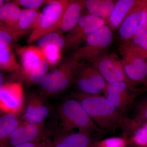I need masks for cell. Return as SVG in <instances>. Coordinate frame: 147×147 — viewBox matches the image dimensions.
I'll list each match as a JSON object with an SVG mask.
<instances>
[{"instance_id": "44dd1931", "label": "cell", "mask_w": 147, "mask_h": 147, "mask_svg": "<svg viewBox=\"0 0 147 147\" xmlns=\"http://www.w3.org/2000/svg\"><path fill=\"white\" fill-rule=\"evenodd\" d=\"M21 113L0 111V142L8 137L21 123Z\"/></svg>"}, {"instance_id": "ac0fdd59", "label": "cell", "mask_w": 147, "mask_h": 147, "mask_svg": "<svg viewBox=\"0 0 147 147\" xmlns=\"http://www.w3.org/2000/svg\"><path fill=\"white\" fill-rule=\"evenodd\" d=\"M144 0H118L116 1L113 12L108 18V25L112 30L119 28L128 13Z\"/></svg>"}, {"instance_id": "2e32d148", "label": "cell", "mask_w": 147, "mask_h": 147, "mask_svg": "<svg viewBox=\"0 0 147 147\" xmlns=\"http://www.w3.org/2000/svg\"><path fill=\"white\" fill-rule=\"evenodd\" d=\"M16 51L21 60L20 70L24 78L34 71L40 63L45 61L42 49L38 46L30 45L20 47Z\"/></svg>"}, {"instance_id": "9a60e30c", "label": "cell", "mask_w": 147, "mask_h": 147, "mask_svg": "<svg viewBox=\"0 0 147 147\" xmlns=\"http://www.w3.org/2000/svg\"><path fill=\"white\" fill-rule=\"evenodd\" d=\"M51 136L52 147H96L92 137L79 131H55Z\"/></svg>"}, {"instance_id": "d590c367", "label": "cell", "mask_w": 147, "mask_h": 147, "mask_svg": "<svg viewBox=\"0 0 147 147\" xmlns=\"http://www.w3.org/2000/svg\"></svg>"}, {"instance_id": "d6a6232c", "label": "cell", "mask_w": 147, "mask_h": 147, "mask_svg": "<svg viewBox=\"0 0 147 147\" xmlns=\"http://www.w3.org/2000/svg\"><path fill=\"white\" fill-rule=\"evenodd\" d=\"M5 1H2V0H0V7H1L5 3Z\"/></svg>"}, {"instance_id": "4316f807", "label": "cell", "mask_w": 147, "mask_h": 147, "mask_svg": "<svg viewBox=\"0 0 147 147\" xmlns=\"http://www.w3.org/2000/svg\"><path fill=\"white\" fill-rule=\"evenodd\" d=\"M45 61L49 65H55L61 60V50L55 45H49L41 49Z\"/></svg>"}, {"instance_id": "ba28073f", "label": "cell", "mask_w": 147, "mask_h": 147, "mask_svg": "<svg viewBox=\"0 0 147 147\" xmlns=\"http://www.w3.org/2000/svg\"><path fill=\"white\" fill-rule=\"evenodd\" d=\"M51 135V129L45 123L37 124L21 122L8 137L0 142V147H13L39 141Z\"/></svg>"}, {"instance_id": "ffe728a7", "label": "cell", "mask_w": 147, "mask_h": 147, "mask_svg": "<svg viewBox=\"0 0 147 147\" xmlns=\"http://www.w3.org/2000/svg\"><path fill=\"white\" fill-rule=\"evenodd\" d=\"M116 2L113 0H85V8L88 14L108 21Z\"/></svg>"}, {"instance_id": "277c9868", "label": "cell", "mask_w": 147, "mask_h": 147, "mask_svg": "<svg viewBox=\"0 0 147 147\" xmlns=\"http://www.w3.org/2000/svg\"><path fill=\"white\" fill-rule=\"evenodd\" d=\"M70 0L48 1L35 26L31 32L27 42L32 44L49 33L59 31L64 14Z\"/></svg>"}, {"instance_id": "30bf717a", "label": "cell", "mask_w": 147, "mask_h": 147, "mask_svg": "<svg viewBox=\"0 0 147 147\" xmlns=\"http://www.w3.org/2000/svg\"><path fill=\"white\" fill-rule=\"evenodd\" d=\"M51 107L42 94L32 93L25 98L21 113V122L45 123L52 113Z\"/></svg>"}, {"instance_id": "1f68e13d", "label": "cell", "mask_w": 147, "mask_h": 147, "mask_svg": "<svg viewBox=\"0 0 147 147\" xmlns=\"http://www.w3.org/2000/svg\"><path fill=\"white\" fill-rule=\"evenodd\" d=\"M4 84L3 77L2 74L0 72V92L2 89Z\"/></svg>"}, {"instance_id": "6da1fadb", "label": "cell", "mask_w": 147, "mask_h": 147, "mask_svg": "<svg viewBox=\"0 0 147 147\" xmlns=\"http://www.w3.org/2000/svg\"><path fill=\"white\" fill-rule=\"evenodd\" d=\"M71 97L78 100L100 131L112 132L119 127L126 130L129 119L120 114L103 96L73 92Z\"/></svg>"}, {"instance_id": "52a82bcc", "label": "cell", "mask_w": 147, "mask_h": 147, "mask_svg": "<svg viewBox=\"0 0 147 147\" xmlns=\"http://www.w3.org/2000/svg\"><path fill=\"white\" fill-rule=\"evenodd\" d=\"M121 60L127 77L135 86L147 81V61L133 47L125 43L119 48Z\"/></svg>"}, {"instance_id": "8992f818", "label": "cell", "mask_w": 147, "mask_h": 147, "mask_svg": "<svg viewBox=\"0 0 147 147\" xmlns=\"http://www.w3.org/2000/svg\"><path fill=\"white\" fill-rule=\"evenodd\" d=\"M146 90L147 88L145 86L137 88L130 86L125 82L107 83L103 96L113 104L122 116L125 117V115L134 103L137 95Z\"/></svg>"}, {"instance_id": "d6986e66", "label": "cell", "mask_w": 147, "mask_h": 147, "mask_svg": "<svg viewBox=\"0 0 147 147\" xmlns=\"http://www.w3.org/2000/svg\"><path fill=\"white\" fill-rule=\"evenodd\" d=\"M40 11L38 9H22L16 28L13 30L18 39L30 30L34 29L39 18Z\"/></svg>"}, {"instance_id": "3957f363", "label": "cell", "mask_w": 147, "mask_h": 147, "mask_svg": "<svg viewBox=\"0 0 147 147\" xmlns=\"http://www.w3.org/2000/svg\"><path fill=\"white\" fill-rule=\"evenodd\" d=\"M84 64L71 57L58 67L47 72L38 83L43 96L57 95L66 90L74 84L78 72Z\"/></svg>"}, {"instance_id": "603a6c76", "label": "cell", "mask_w": 147, "mask_h": 147, "mask_svg": "<svg viewBox=\"0 0 147 147\" xmlns=\"http://www.w3.org/2000/svg\"><path fill=\"white\" fill-rule=\"evenodd\" d=\"M21 66L12 53L11 47H0V69L8 71H18Z\"/></svg>"}, {"instance_id": "5bb4252c", "label": "cell", "mask_w": 147, "mask_h": 147, "mask_svg": "<svg viewBox=\"0 0 147 147\" xmlns=\"http://www.w3.org/2000/svg\"><path fill=\"white\" fill-rule=\"evenodd\" d=\"M147 21V0L128 13L119 28V34L124 42L132 38L137 30Z\"/></svg>"}, {"instance_id": "f1b7e54d", "label": "cell", "mask_w": 147, "mask_h": 147, "mask_svg": "<svg viewBox=\"0 0 147 147\" xmlns=\"http://www.w3.org/2000/svg\"><path fill=\"white\" fill-rule=\"evenodd\" d=\"M48 1L45 0H16L12 2L18 6H21L25 9H38L43 5H45Z\"/></svg>"}, {"instance_id": "7a4b0ae2", "label": "cell", "mask_w": 147, "mask_h": 147, "mask_svg": "<svg viewBox=\"0 0 147 147\" xmlns=\"http://www.w3.org/2000/svg\"><path fill=\"white\" fill-rule=\"evenodd\" d=\"M57 113L58 126L53 133L79 131L93 137L102 132L79 101L73 97L63 100L58 105Z\"/></svg>"}, {"instance_id": "7c38bea8", "label": "cell", "mask_w": 147, "mask_h": 147, "mask_svg": "<svg viewBox=\"0 0 147 147\" xmlns=\"http://www.w3.org/2000/svg\"><path fill=\"white\" fill-rule=\"evenodd\" d=\"M74 84L77 91L87 94L101 95L104 92L107 83L92 64H84L78 72Z\"/></svg>"}, {"instance_id": "f546056e", "label": "cell", "mask_w": 147, "mask_h": 147, "mask_svg": "<svg viewBox=\"0 0 147 147\" xmlns=\"http://www.w3.org/2000/svg\"><path fill=\"white\" fill-rule=\"evenodd\" d=\"M147 42V31L133 38L127 42H124L127 45L131 46H137Z\"/></svg>"}, {"instance_id": "83f0119b", "label": "cell", "mask_w": 147, "mask_h": 147, "mask_svg": "<svg viewBox=\"0 0 147 147\" xmlns=\"http://www.w3.org/2000/svg\"><path fill=\"white\" fill-rule=\"evenodd\" d=\"M126 139L120 137H112L96 142V147H125Z\"/></svg>"}, {"instance_id": "e575fe53", "label": "cell", "mask_w": 147, "mask_h": 147, "mask_svg": "<svg viewBox=\"0 0 147 147\" xmlns=\"http://www.w3.org/2000/svg\"><path fill=\"white\" fill-rule=\"evenodd\" d=\"M147 147V146H146V147Z\"/></svg>"}, {"instance_id": "836d02e7", "label": "cell", "mask_w": 147, "mask_h": 147, "mask_svg": "<svg viewBox=\"0 0 147 147\" xmlns=\"http://www.w3.org/2000/svg\"><path fill=\"white\" fill-rule=\"evenodd\" d=\"M145 86L146 87V88H147V81L146 82V83L144 84Z\"/></svg>"}, {"instance_id": "4dcf8cb0", "label": "cell", "mask_w": 147, "mask_h": 147, "mask_svg": "<svg viewBox=\"0 0 147 147\" xmlns=\"http://www.w3.org/2000/svg\"><path fill=\"white\" fill-rule=\"evenodd\" d=\"M130 46L133 47L142 57L147 61V42L142 43L139 46Z\"/></svg>"}, {"instance_id": "8fae6325", "label": "cell", "mask_w": 147, "mask_h": 147, "mask_svg": "<svg viewBox=\"0 0 147 147\" xmlns=\"http://www.w3.org/2000/svg\"><path fill=\"white\" fill-rule=\"evenodd\" d=\"M91 64L108 84L123 82L130 86L135 87L127 77L121 59L116 54L105 53Z\"/></svg>"}, {"instance_id": "4fadbf2b", "label": "cell", "mask_w": 147, "mask_h": 147, "mask_svg": "<svg viewBox=\"0 0 147 147\" xmlns=\"http://www.w3.org/2000/svg\"><path fill=\"white\" fill-rule=\"evenodd\" d=\"M24 100V90L21 83L5 84L0 92V111L21 113Z\"/></svg>"}, {"instance_id": "cb8c5ba5", "label": "cell", "mask_w": 147, "mask_h": 147, "mask_svg": "<svg viewBox=\"0 0 147 147\" xmlns=\"http://www.w3.org/2000/svg\"><path fill=\"white\" fill-rule=\"evenodd\" d=\"M59 31L49 33L37 40V46L42 49L49 45H55L61 50L65 48V38Z\"/></svg>"}, {"instance_id": "e0dca14e", "label": "cell", "mask_w": 147, "mask_h": 147, "mask_svg": "<svg viewBox=\"0 0 147 147\" xmlns=\"http://www.w3.org/2000/svg\"><path fill=\"white\" fill-rule=\"evenodd\" d=\"M85 0H70L64 14L59 31L69 33L76 26L85 8Z\"/></svg>"}, {"instance_id": "7402d4cb", "label": "cell", "mask_w": 147, "mask_h": 147, "mask_svg": "<svg viewBox=\"0 0 147 147\" xmlns=\"http://www.w3.org/2000/svg\"><path fill=\"white\" fill-rule=\"evenodd\" d=\"M21 10L19 7L11 2H7L0 7V23L14 30Z\"/></svg>"}, {"instance_id": "d4e9b609", "label": "cell", "mask_w": 147, "mask_h": 147, "mask_svg": "<svg viewBox=\"0 0 147 147\" xmlns=\"http://www.w3.org/2000/svg\"><path fill=\"white\" fill-rule=\"evenodd\" d=\"M132 128L135 130L147 121V96L139 100L135 106L134 117L131 119Z\"/></svg>"}, {"instance_id": "484cf974", "label": "cell", "mask_w": 147, "mask_h": 147, "mask_svg": "<svg viewBox=\"0 0 147 147\" xmlns=\"http://www.w3.org/2000/svg\"><path fill=\"white\" fill-rule=\"evenodd\" d=\"M17 39L13 29L0 23V47H11Z\"/></svg>"}, {"instance_id": "9c48e42d", "label": "cell", "mask_w": 147, "mask_h": 147, "mask_svg": "<svg viewBox=\"0 0 147 147\" xmlns=\"http://www.w3.org/2000/svg\"><path fill=\"white\" fill-rule=\"evenodd\" d=\"M107 24V20L88 13L82 15L75 28L65 36V49L76 50L90 34Z\"/></svg>"}, {"instance_id": "5b68a950", "label": "cell", "mask_w": 147, "mask_h": 147, "mask_svg": "<svg viewBox=\"0 0 147 147\" xmlns=\"http://www.w3.org/2000/svg\"><path fill=\"white\" fill-rule=\"evenodd\" d=\"M113 40V30L108 24L104 25L87 37L84 45L75 50L71 57L92 63L105 53Z\"/></svg>"}]
</instances>
